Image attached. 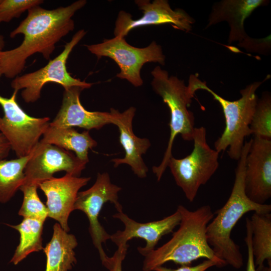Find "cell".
Returning a JSON list of instances; mask_svg holds the SVG:
<instances>
[{
	"label": "cell",
	"instance_id": "6da1fadb",
	"mask_svg": "<svg viewBox=\"0 0 271 271\" xmlns=\"http://www.w3.org/2000/svg\"><path fill=\"white\" fill-rule=\"evenodd\" d=\"M78 0L66 7L47 10L37 6L28 11V15L10 34L11 38L22 34L24 39L17 47L0 52L3 75L15 78L25 67L27 60L40 53L49 60L56 44L75 28L73 16L86 4Z\"/></svg>",
	"mask_w": 271,
	"mask_h": 271
},
{
	"label": "cell",
	"instance_id": "7a4b0ae2",
	"mask_svg": "<svg viewBox=\"0 0 271 271\" xmlns=\"http://www.w3.org/2000/svg\"><path fill=\"white\" fill-rule=\"evenodd\" d=\"M251 139L245 141L235 171V180L229 197L225 204L214 214L207 227L206 235L209 245L218 258L236 269L243 264L239 246L231 238V233L238 221L250 211L269 213L271 205L259 204L252 201L244 189L246 158Z\"/></svg>",
	"mask_w": 271,
	"mask_h": 271
},
{
	"label": "cell",
	"instance_id": "3957f363",
	"mask_svg": "<svg viewBox=\"0 0 271 271\" xmlns=\"http://www.w3.org/2000/svg\"><path fill=\"white\" fill-rule=\"evenodd\" d=\"M177 210L181 215L179 228L167 242L145 256L143 270L154 271L169 261L190 265L200 258L215 260L225 266L226 262L215 256L207 241V227L214 216L211 207L206 205L190 211L180 205Z\"/></svg>",
	"mask_w": 271,
	"mask_h": 271
},
{
	"label": "cell",
	"instance_id": "277c9868",
	"mask_svg": "<svg viewBox=\"0 0 271 271\" xmlns=\"http://www.w3.org/2000/svg\"><path fill=\"white\" fill-rule=\"evenodd\" d=\"M265 80L248 85L240 91L241 96L239 99L230 101L215 93L196 75L190 76L187 86L190 94L194 97L197 90H205L219 102L222 109L225 126L214 143L215 150L219 153L228 149L227 154L231 159H239L245 138L252 134L250 124L258 100L256 91Z\"/></svg>",
	"mask_w": 271,
	"mask_h": 271
},
{
	"label": "cell",
	"instance_id": "5b68a950",
	"mask_svg": "<svg viewBox=\"0 0 271 271\" xmlns=\"http://www.w3.org/2000/svg\"><path fill=\"white\" fill-rule=\"evenodd\" d=\"M153 77L151 85L155 92L160 96L170 112L169 126L170 134L163 160L158 166L152 168L159 181L168 167L175 138L180 134L185 141H192L195 130L193 113L188 108L193 98L189 93L187 86L177 77L169 75L168 72L159 66L151 72Z\"/></svg>",
	"mask_w": 271,
	"mask_h": 271
},
{
	"label": "cell",
	"instance_id": "8992f818",
	"mask_svg": "<svg viewBox=\"0 0 271 271\" xmlns=\"http://www.w3.org/2000/svg\"><path fill=\"white\" fill-rule=\"evenodd\" d=\"M192 141L191 154L182 159L172 156L168 165L176 184L190 202L194 201L200 186L206 184L219 166V153L208 144L205 127L195 128Z\"/></svg>",
	"mask_w": 271,
	"mask_h": 271
},
{
	"label": "cell",
	"instance_id": "52a82bcc",
	"mask_svg": "<svg viewBox=\"0 0 271 271\" xmlns=\"http://www.w3.org/2000/svg\"><path fill=\"white\" fill-rule=\"evenodd\" d=\"M85 46L98 59L107 57L112 59L120 69L116 77L126 80L135 87L143 84L141 70L145 64L165 63L162 47L155 41L146 47L137 48L127 43L124 37L115 36L100 43Z\"/></svg>",
	"mask_w": 271,
	"mask_h": 271
},
{
	"label": "cell",
	"instance_id": "ba28073f",
	"mask_svg": "<svg viewBox=\"0 0 271 271\" xmlns=\"http://www.w3.org/2000/svg\"><path fill=\"white\" fill-rule=\"evenodd\" d=\"M86 32L81 29L78 31L71 40L66 43L63 51L44 67L35 71L15 77L11 82L15 91L21 89V96L26 103H33L41 96L43 86L48 83L61 85L64 89L78 86L83 89L90 88L93 83L82 81L72 77L66 67L67 59L73 49L82 39Z\"/></svg>",
	"mask_w": 271,
	"mask_h": 271
},
{
	"label": "cell",
	"instance_id": "9c48e42d",
	"mask_svg": "<svg viewBox=\"0 0 271 271\" xmlns=\"http://www.w3.org/2000/svg\"><path fill=\"white\" fill-rule=\"evenodd\" d=\"M18 91L10 98L0 95V105L4 111L0 116V132L9 142L18 158L28 156L40 141L50 125V118L34 117L26 113L16 101Z\"/></svg>",
	"mask_w": 271,
	"mask_h": 271
},
{
	"label": "cell",
	"instance_id": "30bf717a",
	"mask_svg": "<svg viewBox=\"0 0 271 271\" xmlns=\"http://www.w3.org/2000/svg\"><path fill=\"white\" fill-rule=\"evenodd\" d=\"M121 189V187L111 182L107 173H98L91 187L78 193L74 204V210L83 211L89 220V232L101 261L107 256L102 244L110 239V235L100 223L98 217L103 205L107 202L113 203L117 212L122 211L118 201V193Z\"/></svg>",
	"mask_w": 271,
	"mask_h": 271
},
{
	"label": "cell",
	"instance_id": "8fae6325",
	"mask_svg": "<svg viewBox=\"0 0 271 271\" xmlns=\"http://www.w3.org/2000/svg\"><path fill=\"white\" fill-rule=\"evenodd\" d=\"M86 165L71 152L39 141L26 165L23 185L38 186L39 183L53 178V174L60 171L79 177Z\"/></svg>",
	"mask_w": 271,
	"mask_h": 271
},
{
	"label": "cell",
	"instance_id": "7c38bea8",
	"mask_svg": "<svg viewBox=\"0 0 271 271\" xmlns=\"http://www.w3.org/2000/svg\"><path fill=\"white\" fill-rule=\"evenodd\" d=\"M143 16L133 20L131 15L123 11L119 12L115 23V36L125 37L134 28L143 26L169 24L174 28L190 32L195 20L181 9L173 10L167 0H136L134 1Z\"/></svg>",
	"mask_w": 271,
	"mask_h": 271
},
{
	"label": "cell",
	"instance_id": "4fadbf2b",
	"mask_svg": "<svg viewBox=\"0 0 271 271\" xmlns=\"http://www.w3.org/2000/svg\"><path fill=\"white\" fill-rule=\"evenodd\" d=\"M246 158L244 189L253 202L264 204L271 197V140L254 137Z\"/></svg>",
	"mask_w": 271,
	"mask_h": 271
},
{
	"label": "cell",
	"instance_id": "5bb4252c",
	"mask_svg": "<svg viewBox=\"0 0 271 271\" xmlns=\"http://www.w3.org/2000/svg\"><path fill=\"white\" fill-rule=\"evenodd\" d=\"M112 217L120 220L124 225L123 231L118 230L110 235V239L118 247L128 248L127 242L133 238H141L146 241L145 247H139L140 253L145 256L155 249L159 241L164 235L172 232L181 221L178 210L165 218L147 223H139L129 218L122 211L117 212Z\"/></svg>",
	"mask_w": 271,
	"mask_h": 271
},
{
	"label": "cell",
	"instance_id": "9a60e30c",
	"mask_svg": "<svg viewBox=\"0 0 271 271\" xmlns=\"http://www.w3.org/2000/svg\"><path fill=\"white\" fill-rule=\"evenodd\" d=\"M90 177H79L67 174L61 177H55L38 184V187L47 197L46 206L48 217L58 221L62 228L69 232L68 220L81 188L85 186Z\"/></svg>",
	"mask_w": 271,
	"mask_h": 271
},
{
	"label": "cell",
	"instance_id": "2e32d148",
	"mask_svg": "<svg viewBox=\"0 0 271 271\" xmlns=\"http://www.w3.org/2000/svg\"><path fill=\"white\" fill-rule=\"evenodd\" d=\"M114 115L113 124L118 128L119 141L125 151L123 158L112 159L114 168L121 164L130 166L132 171L138 177H147L148 168L145 163L142 155L145 154L151 146L147 138H141L136 136L132 130V120L136 109L130 106L122 112L110 108Z\"/></svg>",
	"mask_w": 271,
	"mask_h": 271
},
{
	"label": "cell",
	"instance_id": "e0dca14e",
	"mask_svg": "<svg viewBox=\"0 0 271 271\" xmlns=\"http://www.w3.org/2000/svg\"><path fill=\"white\" fill-rule=\"evenodd\" d=\"M81 87L64 89L62 104L50 125L58 127H79L87 130L99 129L106 124H113L114 115L110 112L90 111L84 108L80 100Z\"/></svg>",
	"mask_w": 271,
	"mask_h": 271
},
{
	"label": "cell",
	"instance_id": "ac0fdd59",
	"mask_svg": "<svg viewBox=\"0 0 271 271\" xmlns=\"http://www.w3.org/2000/svg\"><path fill=\"white\" fill-rule=\"evenodd\" d=\"M269 3L266 0H223L215 3L209 15L206 28L226 21L230 27L228 44L240 42L248 35L244 22L257 8Z\"/></svg>",
	"mask_w": 271,
	"mask_h": 271
},
{
	"label": "cell",
	"instance_id": "d6986e66",
	"mask_svg": "<svg viewBox=\"0 0 271 271\" xmlns=\"http://www.w3.org/2000/svg\"><path fill=\"white\" fill-rule=\"evenodd\" d=\"M78 243L75 236L63 230L59 223L53 226L51 240L43 250L47 260L45 271H68L76 263L74 249Z\"/></svg>",
	"mask_w": 271,
	"mask_h": 271
},
{
	"label": "cell",
	"instance_id": "ffe728a7",
	"mask_svg": "<svg viewBox=\"0 0 271 271\" xmlns=\"http://www.w3.org/2000/svg\"><path fill=\"white\" fill-rule=\"evenodd\" d=\"M40 141L73 151L80 161L86 164L89 162V150L97 145V142L90 136L89 130L80 133L73 127H58L50 125Z\"/></svg>",
	"mask_w": 271,
	"mask_h": 271
},
{
	"label": "cell",
	"instance_id": "44dd1931",
	"mask_svg": "<svg viewBox=\"0 0 271 271\" xmlns=\"http://www.w3.org/2000/svg\"><path fill=\"white\" fill-rule=\"evenodd\" d=\"M250 222L254 264L256 271H260L266 260L271 266V214L254 212Z\"/></svg>",
	"mask_w": 271,
	"mask_h": 271
},
{
	"label": "cell",
	"instance_id": "7402d4cb",
	"mask_svg": "<svg viewBox=\"0 0 271 271\" xmlns=\"http://www.w3.org/2000/svg\"><path fill=\"white\" fill-rule=\"evenodd\" d=\"M44 222L38 219L24 218L19 224L9 226L18 230L20 234V243L10 262L16 265L29 254L39 251L42 246V234Z\"/></svg>",
	"mask_w": 271,
	"mask_h": 271
},
{
	"label": "cell",
	"instance_id": "603a6c76",
	"mask_svg": "<svg viewBox=\"0 0 271 271\" xmlns=\"http://www.w3.org/2000/svg\"><path fill=\"white\" fill-rule=\"evenodd\" d=\"M31 156L0 161V203L10 201L23 185L26 165Z\"/></svg>",
	"mask_w": 271,
	"mask_h": 271
},
{
	"label": "cell",
	"instance_id": "cb8c5ba5",
	"mask_svg": "<svg viewBox=\"0 0 271 271\" xmlns=\"http://www.w3.org/2000/svg\"><path fill=\"white\" fill-rule=\"evenodd\" d=\"M250 128L254 137L271 140V96L264 93L258 99Z\"/></svg>",
	"mask_w": 271,
	"mask_h": 271
},
{
	"label": "cell",
	"instance_id": "d4e9b609",
	"mask_svg": "<svg viewBox=\"0 0 271 271\" xmlns=\"http://www.w3.org/2000/svg\"><path fill=\"white\" fill-rule=\"evenodd\" d=\"M37 184L23 185L20 188L24 194L22 205L18 214L24 218L38 219L45 222L48 217L47 207L41 201Z\"/></svg>",
	"mask_w": 271,
	"mask_h": 271
},
{
	"label": "cell",
	"instance_id": "484cf974",
	"mask_svg": "<svg viewBox=\"0 0 271 271\" xmlns=\"http://www.w3.org/2000/svg\"><path fill=\"white\" fill-rule=\"evenodd\" d=\"M43 3L42 0H2L0 23H8L14 18H18L25 11Z\"/></svg>",
	"mask_w": 271,
	"mask_h": 271
},
{
	"label": "cell",
	"instance_id": "4316f807",
	"mask_svg": "<svg viewBox=\"0 0 271 271\" xmlns=\"http://www.w3.org/2000/svg\"><path fill=\"white\" fill-rule=\"evenodd\" d=\"M238 46L247 51L253 52L263 55L268 54L270 52V35L262 39H254L247 36Z\"/></svg>",
	"mask_w": 271,
	"mask_h": 271
},
{
	"label": "cell",
	"instance_id": "83f0119b",
	"mask_svg": "<svg viewBox=\"0 0 271 271\" xmlns=\"http://www.w3.org/2000/svg\"><path fill=\"white\" fill-rule=\"evenodd\" d=\"M246 234L244 239L247 249V260L246 271H256L252 250V232L250 219L248 218H246ZM260 271H271V266L266 267L264 266Z\"/></svg>",
	"mask_w": 271,
	"mask_h": 271
},
{
	"label": "cell",
	"instance_id": "f1b7e54d",
	"mask_svg": "<svg viewBox=\"0 0 271 271\" xmlns=\"http://www.w3.org/2000/svg\"><path fill=\"white\" fill-rule=\"evenodd\" d=\"M127 248L120 247L111 257L106 256L102 261V264L109 271H122V262L124 259Z\"/></svg>",
	"mask_w": 271,
	"mask_h": 271
},
{
	"label": "cell",
	"instance_id": "f546056e",
	"mask_svg": "<svg viewBox=\"0 0 271 271\" xmlns=\"http://www.w3.org/2000/svg\"><path fill=\"white\" fill-rule=\"evenodd\" d=\"M213 266L223 267L219 262L207 259L195 266L181 265V266L176 269L160 266L155 268L154 271H206L209 268Z\"/></svg>",
	"mask_w": 271,
	"mask_h": 271
},
{
	"label": "cell",
	"instance_id": "4dcf8cb0",
	"mask_svg": "<svg viewBox=\"0 0 271 271\" xmlns=\"http://www.w3.org/2000/svg\"><path fill=\"white\" fill-rule=\"evenodd\" d=\"M12 150L11 145L3 135L0 132V161L6 160L9 155L10 152Z\"/></svg>",
	"mask_w": 271,
	"mask_h": 271
},
{
	"label": "cell",
	"instance_id": "1f68e13d",
	"mask_svg": "<svg viewBox=\"0 0 271 271\" xmlns=\"http://www.w3.org/2000/svg\"><path fill=\"white\" fill-rule=\"evenodd\" d=\"M5 42L4 40V37L3 35L0 34V52L3 51V49L5 47ZM3 73L1 70V68L0 66V79L3 76Z\"/></svg>",
	"mask_w": 271,
	"mask_h": 271
},
{
	"label": "cell",
	"instance_id": "d6a6232c",
	"mask_svg": "<svg viewBox=\"0 0 271 271\" xmlns=\"http://www.w3.org/2000/svg\"><path fill=\"white\" fill-rule=\"evenodd\" d=\"M1 1H2V0H0V3L1 2Z\"/></svg>",
	"mask_w": 271,
	"mask_h": 271
}]
</instances>
